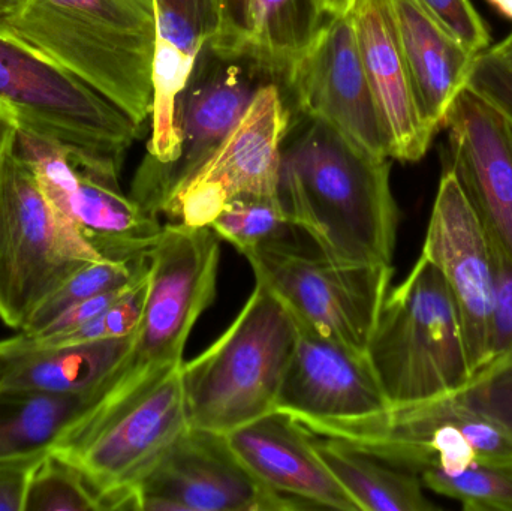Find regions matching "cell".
I'll list each match as a JSON object with an SVG mask.
<instances>
[{
	"instance_id": "6da1fadb",
	"label": "cell",
	"mask_w": 512,
	"mask_h": 511,
	"mask_svg": "<svg viewBox=\"0 0 512 511\" xmlns=\"http://www.w3.org/2000/svg\"><path fill=\"white\" fill-rule=\"evenodd\" d=\"M390 173V159L367 155L330 126L309 120L283 143L277 201L325 260L391 266L399 209Z\"/></svg>"
},
{
	"instance_id": "7a4b0ae2",
	"label": "cell",
	"mask_w": 512,
	"mask_h": 511,
	"mask_svg": "<svg viewBox=\"0 0 512 511\" xmlns=\"http://www.w3.org/2000/svg\"><path fill=\"white\" fill-rule=\"evenodd\" d=\"M137 125L153 110V0H23L2 21Z\"/></svg>"
},
{
	"instance_id": "3957f363",
	"label": "cell",
	"mask_w": 512,
	"mask_h": 511,
	"mask_svg": "<svg viewBox=\"0 0 512 511\" xmlns=\"http://www.w3.org/2000/svg\"><path fill=\"white\" fill-rule=\"evenodd\" d=\"M295 336L285 306L255 281L230 327L200 356L183 362L189 426L227 435L273 413Z\"/></svg>"
},
{
	"instance_id": "277c9868",
	"label": "cell",
	"mask_w": 512,
	"mask_h": 511,
	"mask_svg": "<svg viewBox=\"0 0 512 511\" xmlns=\"http://www.w3.org/2000/svg\"><path fill=\"white\" fill-rule=\"evenodd\" d=\"M367 357L391 405L450 396L471 377L456 300L424 255L388 291Z\"/></svg>"
},
{
	"instance_id": "5b68a950",
	"label": "cell",
	"mask_w": 512,
	"mask_h": 511,
	"mask_svg": "<svg viewBox=\"0 0 512 511\" xmlns=\"http://www.w3.org/2000/svg\"><path fill=\"white\" fill-rule=\"evenodd\" d=\"M219 240L210 227L165 225L161 239L147 255L146 305L131 353L86 416L183 365L189 335L216 297Z\"/></svg>"
},
{
	"instance_id": "8992f818",
	"label": "cell",
	"mask_w": 512,
	"mask_h": 511,
	"mask_svg": "<svg viewBox=\"0 0 512 511\" xmlns=\"http://www.w3.org/2000/svg\"><path fill=\"white\" fill-rule=\"evenodd\" d=\"M104 260L9 150L0 164V320L26 329L38 309L90 261Z\"/></svg>"
},
{
	"instance_id": "52a82bcc",
	"label": "cell",
	"mask_w": 512,
	"mask_h": 511,
	"mask_svg": "<svg viewBox=\"0 0 512 511\" xmlns=\"http://www.w3.org/2000/svg\"><path fill=\"white\" fill-rule=\"evenodd\" d=\"M188 426L180 365L75 423L51 452L86 476L105 510H129L134 486Z\"/></svg>"
},
{
	"instance_id": "ba28073f",
	"label": "cell",
	"mask_w": 512,
	"mask_h": 511,
	"mask_svg": "<svg viewBox=\"0 0 512 511\" xmlns=\"http://www.w3.org/2000/svg\"><path fill=\"white\" fill-rule=\"evenodd\" d=\"M0 104L21 128L78 155L122 165L141 126L77 75L0 23Z\"/></svg>"
},
{
	"instance_id": "9c48e42d",
	"label": "cell",
	"mask_w": 512,
	"mask_h": 511,
	"mask_svg": "<svg viewBox=\"0 0 512 511\" xmlns=\"http://www.w3.org/2000/svg\"><path fill=\"white\" fill-rule=\"evenodd\" d=\"M304 428L420 476L427 471L457 473L477 462L512 461V432L448 396Z\"/></svg>"
},
{
	"instance_id": "30bf717a",
	"label": "cell",
	"mask_w": 512,
	"mask_h": 511,
	"mask_svg": "<svg viewBox=\"0 0 512 511\" xmlns=\"http://www.w3.org/2000/svg\"><path fill=\"white\" fill-rule=\"evenodd\" d=\"M255 281L285 306L295 323L367 356L390 291L393 266H343L295 242L262 246L245 255Z\"/></svg>"
},
{
	"instance_id": "8fae6325",
	"label": "cell",
	"mask_w": 512,
	"mask_h": 511,
	"mask_svg": "<svg viewBox=\"0 0 512 511\" xmlns=\"http://www.w3.org/2000/svg\"><path fill=\"white\" fill-rule=\"evenodd\" d=\"M270 81L276 80L255 63L219 53L209 42L177 96L174 125L179 153L168 164L143 159L132 180V200L152 215L164 216L174 197L242 119L259 87Z\"/></svg>"
},
{
	"instance_id": "7c38bea8",
	"label": "cell",
	"mask_w": 512,
	"mask_h": 511,
	"mask_svg": "<svg viewBox=\"0 0 512 511\" xmlns=\"http://www.w3.org/2000/svg\"><path fill=\"white\" fill-rule=\"evenodd\" d=\"M291 110L276 81L262 84L242 119L174 197L164 216L189 227H210L233 198L277 197Z\"/></svg>"
},
{
	"instance_id": "4fadbf2b",
	"label": "cell",
	"mask_w": 512,
	"mask_h": 511,
	"mask_svg": "<svg viewBox=\"0 0 512 511\" xmlns=\"http://www.w3.org/2000/svg\"><path fill=\"white\" fill-rule=\"evenodd\" d=\"M129 510H301L259 482L240 461L227 435L188 426L134 486Z\"/></svg>"
},
{
	"instance_id": "5bb4252c",
	"label": "cell",
	"mask_w": 512,
	"mask_h": 511,
	"mask_svg": "<svg viewBox=\"0 0 512 511\" xmlns=\"http://www.w3.org/2000/svg\"><path fill=\"white\" fill-rule=\"evenodd\" d=\"M283 86L307 120L325 123L349 144L390 159V143L370 90L351 15L325 18Z\"/></svg>"
},
{
	"instance_id": "9a60e30c",
	"label": "cell",
	"mask_w": 512,
	"mask_h": 511,
	"mask_svg": "<svg viewBox=\"0 0 512 511\" xmlns=\"http://www.w3.org/2000/svg\"><path fill=\"white\" fill-rule=\"evenodd\" d=\"M421 255L438 267L456 300L474 371L492 348L498 251L450 168L439 182Z\"/></svg>"
},
{
	"instance_id": "2e32d148",
	"label": "cell",
	"mask_w": 512,
	"mask_h": 511,
	"mask_svg": "<svg viewBox=\"0 0 512 511\" xmlns=\"http://www.w3.org/2000/svg\"><path fill=\"white\" fill-rule=\"evenodd\" d=\"M448 158L469 203L498 251L512 264V125L465 87L451 105Z\"/></svg>"
},
{
	"instance_id": "e0dca14e",
	"label": "cell",
	"mask_w": 512,
	"mask_h": 511,
	"mask_svg": "<svg viewBox=\"0 0 512 511\" xmlns=\"http://www.w3.org/2000/svg\"><path fill=\"white\" fill-rule=\"evenodd\" d=\"M295 329L294 351L274 411L312 426L364 419L391 407L369 357L301 324L295 323Z\"/></svg>"
},
{
	"instance_id": "ac0fdd59",
	"label": "cell",
	"mask_w": 512,
	"mask_h": 511,
	"mask_svg": "<svg viewBox=\"0 0 512 511\" xmlns=\"http://www.w3.org/2000/svg\"><path fill=\"white\" fill-rule=\"evenodd\" d=\"M231 449L268 488L301 510L360 511L316 452L313 432L279 411L227 434Z\"/></svg>"
},
{
	"instance_id": "d6986e66",
	"label": "cell",
	"mask_w": 512,
	"mask_h": 511,
	"mask_svg": "<svg viewBox=\"0 0 512 511\" xmlns=\"http://www.w3.org/2000/svg\"><path fill=\"white\" fill-rule=\"evenodd\" d=\"M349 15L370 90L390 143V159L421 161L435 134L418 110L390 2L357 0Z\"/></svg>"
},
{
	"instance_id": "ffe728a7",
	"label": "cell",
	"mask_w": 512,
	"mask_h": 511,
	"mask_svg": "<svg viewBox=\"0 0 512 511\" xmlns=\"http://www.w3.org/2000/svg\"><path fill=\"white\" fill-rule=\"evenodd\" d=\"M152 135L146 161L168 164L179 153L174 113L177 96L203 48L221 29L219 0H153Z\"/></svg>"
},
{
	"instance_id": "44dd1931",
	"label": "cell",
	"mask_w": 512,
	"mask_h": 511,
	"mask_svg": "<svg viewBox=\"0 0 512 511\" xmlns=\"http://www.w3.org/2000/svg\"><path fill=\"white\" fill-rule=\"evenodd\" d=\"M77 185L63 215L104 260L147 257L164 233L159 216L144 210L119 185L122 165L72 152Z\"/></svg>"
},
{
	"instance_id": "7402d4cb",
	"label": "cell",
	"mask_w": 512,
	"mask_h": 511,
	"mask_svg": "<svg viewBox=\"0 0 512 511\" xmlns=\"http://www.w3.org/2000/svg\"><path fill=\"white\" fill-rule=\"evenodd\" d=\"M219 9L221 29L210 45L282 83L327 18L316 0H219Z\"/></svg>"
},
{
	"instance_id": "603a6c76",
	"label": "cell",
	"mask_w": 512,
	"mask_h": 511,
	"mask_svg": "<svg viewBox=\"0 0 512 511\" xmlns=\"http://www.w3.org/2000/svg\"><path fill=\"white\" fill-rule=\"evenodd\" d=\"M418 110L430 131L444 126L468 83L475 57L451 38L418 0H388Z\"/></svg>"
},
{
	"instance_id": "cb8c5ba5",
	"label": "cell",
	"mask_w": 512,
	"mask_h": 511,
	"mask_svg": "<svg viewBox=\"0 0 512 511\" xmlns=\"http://www.w3.org/2000/svg\"><path fill=\"white\" fill-rule=\"evenodd\" d=\"M134 339L132 333L123 338L20 351L2 389L39 395L90 396L95 407L108 381L131 353Z\"/></svg>"
},
{
	"instance_id": "d4e9b609",
	"label": "cell",
	"mask_w": 512,
	"mask_h": 511,
	"mask_svg": "<svg viewBox=\"0 0 512 511\" xmlns=\"http://www.w3.org/2000/svg\"><path fill=\"white\" fill-rule=\"evenodd\" d=\"M312 432V431H310ZM316 452L360 511H432L418 474L337 438L313 434Z\"/></svg>"
},
{
	"instance_id": "484cf974",
	"label": "cell",
	"mask_w": 512,
	"mask_h": 511,
	"mask_svg": "<svg viewBox=\"0 0 512 511\" xmlns=\"http://www.w3.org/2000/svg\"><path fill=\"white\" fill-rule=\"evenodd\" d=\"M90 396H54L0 387V459L50 452L92 410Z\"/></svg>"
},
{
	"instance_id": "4316f807",
	"label": "cell",
	"mask_w": 512,
	"mask_h": 511,
	"mask_svg": "<svg viewBox=\"0 0 512 511\" xmlns=\"http://www.w3.org/2000/svg\"><path fill=\"white\" fill-rule=\"evenodd\" d=\"M448 398L512 432V264L499 251L498 306L489 357Z\"/></svg>"
},
{
	"instance_id": "83f0119b",
	"label": "cell",
	"mask_w": 512,
	"mask_h": 511,
	"mask_svg": "<svg viewBox=\"0 0 512 511\" xmlns=\"http://www.w3.org/2000/svg\"><path fill=\"white\" fill-rule=\"evenodd\" d=\"M210 228L243 255L262 246L295 242L292 234L297 230L283 215L277 197L261 195L228 201Z\"/></svg>"
},
{
	"instance_id": "f1b7e54d",
	"label": "cell",
	"mask_w": 512,
	"mask_h": 511,
	"mask_svg": "<svg viewBox=\"0 0 512 511\" xmlns=\"http://www.w3.org/2000/svg\"><path fill=\"white\" fill-rule=\"evenodd\" d=\"M149 270V258L132 261L96 260L72 273L65 284L38 309L21 335L35 336L66 309L99 294L131 284Z\"/></svg>"
},
{
	"instance_id": "f546056e",
	"label": "cell",
	"mask_w": 512,
	"mask_h": 511,
	"mask_svg": "<svg viewBox=\"0 0 512 511\" xmlns=\"http://www.w3.org/2000/svg\"><path fill=\"white\" fill-rule=\"evenodd\" d=\"M421 482L468 511H512V461L477 462L457 473L427 471Z\"/></svg>"
},
{
	"instance_id": "4dcf8cb0",
	"label": "cell",
	"mask_w": 512,
	"mask_h": 511,
	"mask_svg": "<svg viewBox=\"0 0 512 511\" xmlns=\"http://www.w3.org/2000/svg\"><path fill=\"white\" fill-rule=\"evenodd\" d=\"M95 510H105L101 495L74 464L50 450L30 476L23 511Z\"/></svg>"
},
{
	"instance_id": "1f68e13d",
	"label": "cell",
	"mask_w": 512,
	"mask_h": 511,
	"mask_svg": "<svg viewBox=\"0 0 512 511\" xmlns=\"http://www.w3.org/2000/svg\"><path fill=\"white\" fill-rule=\"evenodd\" d=\"M433 20L472 56L490 47V32L471 0H418Z\"/></svg>"
},
{
	"instance_id": "d6a6232c",
	"label": "cell",
	"mask_w": 512,
	"mask_h": 511,
	"mask_svg": "<svg viewBox=\"0 0 512 511\" xmlns=\"http://www.w3.org/2000/svg\"><path fill=\"white\" fill-rule=\"evenodd\" d=\"M466 87L486 99L512 125V69L490 56L478 54L472 63Z\"/></svg>"
},
{
	"instance_id": "836d02e7",
	"label": "cell",
	"mask_w": 512,
	"mask_h": 511,
	"mask_svg": "<svg viewBox=\"0 0 512 511\" xmlns=\"http://www.w3.org/2000/svg\"><path fill=\"white\" fill-rule=\"evenodd\" d=\"M47 453L0 459V511H23L30 476Z\"/></svg>"
},
{
	"instance_id": "e575fe53",
	"label": "cell",
	"mask_w": 512,
	"mask_h": 511,
	"mask_svg": "<svg viewBox=\"0 0 512 511\" xmlns=\"http://www.w3.org/2000/svg\"><path fill=\"white\" fill-rule=\"evenodd\" d=\"M131 284L117 288V290L108 291V293L99 294V296L83 300V302L71 306V308L63 311L62 314L57 315L54 320H51L50 323H48L47 326L38 333V335L30 336V338H48V336L59 335V333H65L69 332V330L77 329L81 324L87 323V321L92 320V318L98 317V315L102 314L105 309L110 308V306L113 305L120 296H122L123 291H125ZM26 338H29V336H26Z\"/></svg>"
},
{
	"instance_id": "d590c367",
	"label": "cell",
	"mask_w": 512,
	"mask_h": 511,
	"mask_svg": "<svg viewBox=\"0 0 512 511\" xmlns=\"http://www.w3.org/2000/svg\"><path fill=\"white\" fill-rule=\"evenodd\" d=\"M357 0H316L319 11L327 18L345 17L354 8Z\"/></svg>"
},
{
	"instance_id": "8d00e7d4",
	"label": "cell",
	"mask_w": 512,
	"mask_h": 511,
	"mask_svg": "<svg viewBox=\"0 0 512 511\" xmlns=\"http://www.w3.org/2000/svg\"><path fill=\"white\" fill-rule=\"evenodd\" d=\"M18 356H20V351L12 347L11 339L0 341V387H2L3 380H5L9 368L14 365Z\"/></svg>"
},
{
	"instance_id": "74e56055",
	"label": "cell",
	"mask_w": 512,
	"mask_h": 511,
	"mask_svg": "<svg viewBox=\"0 0 512 511\" xmlns=\"http://www.w3.org/2000/svg\"><path fill=\"white\" fill-rule=\"evenodd\" d=\"M486 51L490 54V56L495 57V59H498L499 62L510 66L512 69V30L510 35H508L504 41L499 42V44L495 45V47L487 48Z\"/></svg>"
},
{
	"instance_id": "f35d334b",
	"label": "cell",
	"mask_w": 512,
	"mask_h": 511,
	"mask_svg": "<svg viewBox=\"0 0 512 511\" xmlns=\"http://www.w3.org/2000/svg\"><path fill=\"white\" fill-rule=\"evenodd\" d=\"M23 0H0V23L8 20L20 8Z\"/></svg>"
},
{
	"instance_id": "ab89813d",
	"label": "cell",
	"mask_w": 512,
	"mask_h": 511,
	"mask_svg": "<svg viewBox=\"0 0 512 511\" xmlns=\"http://www.w3.org/2000/svg\"><path fill=\"white\" fill-rule=\"evenodd\" d=\"M496 9L505 17L511 18L512 20V0H489Z\"/></svg>"
}]
</instances>
